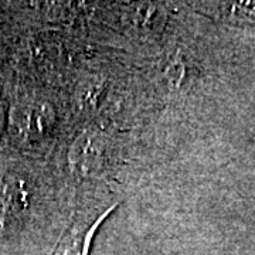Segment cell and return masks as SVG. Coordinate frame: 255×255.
<instances>
[{
	"instance_id": "cell-1",
	"label": "cell",
	"mask_w": 255,
	"mask_h": 255,
	"mask_svg": "<svg viewBox=\"0 0 255 255\" xmlns=\"http://www.w3.org/2000/svg\"><path fill=\"white\" fill-rule=\"evenodd\" d=\"M115 206L102 209H87L78 213L71 226L57 243L53 255H88L92 238L102 221L112 213Z\"/></svg>"
},
{
	"instance_id": "cell-2",
	"label": "cell",
	"mask_w": 255,
	"mask_h": 255,
	"mask_svg": "<svg viewBox=\"0 0 255 255\" xmlns=\"http://www.w3.org/2000/svg\"><path fill=\"white\" fill-rule=\"evenodd\" d=\"M107 140L100 130L88 129L75 139L70 150V163L81 176H95L105 163Z\"/></svg>"
},
{
	"instance_id": "cell-3",
	"label": "cell",
	"mask_w": 255,
	"mask_h": 255,
	"mask_svg": "<svg viewBox=\"0 0 255 255\" xmlns=\"http://www.w3.org/2000/svg\"><path fill=\"white\" fill-rule=\"evenodd\" d=\"M27 191L23 182L0 177V227L17 219L20 213L27 209Z\"/></svg>"
}]
</instances>
